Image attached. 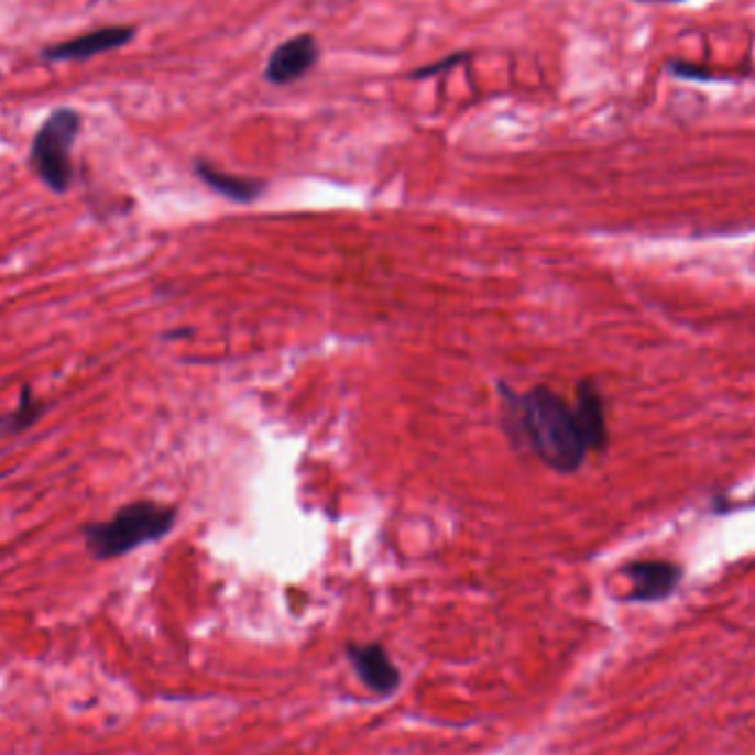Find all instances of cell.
Returning a JSON list of instances; mask_svg holds the SVG:
<instances>
[{"instance_id": "1", "label": "cell", "mask_w": 755, "mask_h": 755, "mask_svg": "<svg viewBox=\"0 0 755 755\" xmlns=\"http://www.w3.org/2000/svg\"><path fill=\"white\" fill-rule=\"evenodd\" d=\"M500 392L504 425L517 445H528L544 464L559 473H575L583 464L588 445L572 405L548 387H533L522 396L506 385Z\"/></svg>"}, {"instance_id": "2", "label": "cell", "mask_w": 755, "mask_h": 755, "mask_svg": "<svg viewBox=\"0 0 755 755\" xmlns=\"http://www.w3.org/2000/svg\"><path fill=\"white\" fill-rule=\"evenodd\" d=\"M177 524V508L153 500L122 506L111 519L83 528L85 546L98 561L124 557L146 544L164 539Z\"/></svg>"}, {"instance_id": "3", "label": "cell", "mask_w": 755, "mask_h": 755, "mask_svg": "<svg viewBox=\"0 0 755 755\" xmlns=\"http://www.w3.org/2000/svg\"><path fill=\"white\" fill-rule=\"evenodd\" d=\"M83 131V116L72 107H61L47 116L43 127L39 129L32 151L30 164L39 179L54 193L63 195L72 188L74 182V162L72 153L76 140Z\"/></svg>"}, {"instance_id": "4", "label": "cell", "mask_w": 755, "mask_h": 755, "mask_svg": "<svg viewBox=\"0 0 755 755\" xmlns=\"http://www.w3.org/2000/svg\"><path fill=\"white\" fill-rule=\"evenodd\" d=\"M135 39V28H102L89 34H83L72 41H63L58 45H50L43 50V58L52 63H78L91 61L96 56L109 54L113 50L127 47Z\"/></svg>"}, {"instance_id": "5", "label": "cell", "mask_w": 755, "mask_h": 755, "mask_svg": "<svg viewBox=\"0 0 755 755\" xmlns=\"http://www.w3.org/2000/svg\"><path fill=\"white\" fill-rule=\"evenodd\" d=\"M344 652L366 689L390 696L401 687V669L381 643H349Z\"/></svg>"}, {"instance_id": "6", "label": "cell", "mask_w": 755, "mask_h": 755, "mask_svg": "<svg viewBox=\"0 0 755 755\" xmlns=\"http://www.w3.org/2000/svg\"><path fill=\"white\" fill-rule=\"evenodd\" d=\"M320 58L318 41L311 34H300L278 45L265 67V78L272 85H289L303 78Z\"/></svg>"}, {"instance_id": "7", "label": "cell", "mask_w": 755, "mask_h": 755, "mask_svg": "<svg viewBox=\"0 0 755 755\" xmlns=\"http://www.w3.org/2000/svg\"><path fill=\"white\" fill-rule=\"evenodd\" d=\"M625 575L632 581L630 599L660 601L676 590L682 570L669 561H634L625 568Z\"/></svg>"}, {"instance_id": "8", "label": "cell", "mask_w": 755, "mask_h": 755, "mask_svg": "<svg viewBox=\"0 0 755 755\" xmlns=\"http://www.w3.org/2000/svg\"><path fill=\"white\" fill-rule=\"evenodd\" d=\"M572 409H575L579 429L583 434V440L588 445V451H601L608 442V425H605L603 401L590 381L579 383L577 401Z\"/></svg>"}, {"instance_id": "9", "label": "cell", "mask_w": 755, "mask_h": 755, "mask_svg": "<svg viewBox=\"0 0 755 755\" xmlns=\"http://www.w3.org/2000/svg\"><path fill=\"white\" fill-rule=\"evenodd\" d=\"M195 173H197V177H199L208 188H212V190L219 193L221 197L232 199V201H239V204L254 201V199L263 193V188H265V184L259 182V179L230 175V173L217 171L215 166H210V164H206V162H197V164H195Z\"/></svg>"}, {"instance_id": "10", "label": "cell", "mask_w": 755, "mask_h": 755, "mask_svg": "<svg viewBox=\"0 0 755 755\" xmlns=\"http://www.w3.org/2000/svg\"><path fill=\"white\" fill-rule=\"evenodd\" d=\"M45 407L34 398L30 387H23L19 407L12 414H0V438L21 434L23 429H30L41 416Z\"/></svg>"}, {"instance_id": "11", "label": "cell", "mask_w": 755, "mask_h": 755, "mask_svg": "<svg viewBox=\"0 0 755 755\" xmlns=\"http://www.w3.org/2000/svg\"><path fill=\"white\" fill-rule=\"evenodd\" d=\"M669 74L685 78V80H718V76L709 74L702 67H693L689 63H669Z\"/></svg>"}, {"instance_id": "12", "label": "cell", "mask_w": 755, "mask_h": 755, "mask_svg": "<svg viewBox=\"0 0 755 755\" xmlns=\"http://www.w3.org/2000/svg\"><path fill=\"white\" fill-rule=\"evenodd\" d=\"M462 61H467V54H456V56H451V58H445L442 63H436V65H427V67H423L420 72H414V74H412V78L420 80V78H429V76H436V74L445 72V69H449V67H453V65H458V63H462Z\"/></svg>"}]
</instances>
